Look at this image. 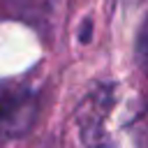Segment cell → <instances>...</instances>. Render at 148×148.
Segmentation results:
<instances>
[{"label": "cell", "mask_w": 148, "mask_h": 148, "mask_svg": "<svg viewBox=\"0 0 148 148\" xmlns=\"http://www.w3.org/2000/svg\"><path fill=\"white\" fill-rule=\"evenodd\" d=\"M37 118V92L25 83H0V139L23 136Z\"/></svg>", "instance_id": "obj_1"}, {"label": "cell", "mask_w": 148, "mask_h": 148, "mask_svg": "<svg viewBox=\"0 0 148 148\" xmlns=\"http://www.w3.org/2000/svg\"><path fill=\"white\" fill-rule=\"evenodd\" d=\"M136 62H139V67L148 74V16H146V21L141 23L139 35H136Z\"/></svg>", "instance_id": "obj_2"}, {"label": "cell", "mask_w": 148, "mask_h": 148, "mask_svg": "<svg viewBox=\"0 0 148 148\" xmlns=\"http://www.w3.org/2000/svg\"><path fill=\"white\" fill-rule=\"evenodd\" d=\"M146 123H148V111H146Z\"/></svg>", "instance_id": "obj_3"}]
</instances>
